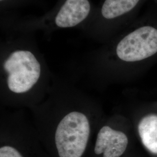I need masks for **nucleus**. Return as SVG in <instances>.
Here are the masks:
<instances>
[{
  "label": "nucleus",
  "mask_w": 157,
  "mask_h": 157,
  "mask_svg": "<svg viewBox=\"0 0 157 157\" xmlns=\"http://www.w3.org/2000/svg\"><path fill=\"white\" fill-rule=\"evenodd\" d=\"M138 132L146 148L157 154V114H149L142 118L138 125Z\"/></svg>",
  "instance_id": "423d86ee"
},
{
  "label": "nucleus",
  "mask_w": 157,
  "mask_h": 157,
  "mask_svg": "<svg viewBox=\"0 0 157 157\" xmlns=\"http://www.w3.org/2000/svg\"><path fill=\"white\" fill-rule=\"evenodd\" d=\"M90 4L88 0H67L56 17V23L60 28L73 27L88 16Z\"/></svg>",
  "instance_id": "39448f33"
},
{
  "label": "nucleus",
  "mask_w": 157,
  "mask_h": 157,
  "mask_svg": "<svg viewBox=\"0 0 157 157\" xmlns=\"http://www.w3.org/2000/svg\"><path fill=\"white\" fill-rule=\"evenodd\" d=\"M140 0H105L101 9L103 17L112 19L134 9Z\"/></svg>",
  "instance_id": "0eeeda50"
},
{
  "label": "nucleus",
  "mask_w": 157,
  "mask_h": 157,
  "mask_svg": "<svg viewBox=\"0 0 157 157\" xmlns=\"http://www.w3.org/2000/svg\"><path fill=\"white\" fill-rule=\"evenodd\" d=\"M118 57L125 62L147 59L157 52V29L149 25L136 29L126 36L117 47Z\"/></svg>",
  "instance_id": "7ed1b4c3"
},
{
  "label": "nucleus",
  "mask_w": 157,
  "mask_h": 157,
  "mask_svg": "<svg viewBox=\"0 0 157 157\" xmlns=\"http://www.w3.org/2000/svg\"><path fill=\"white\" fill-rule=\"evenodd\" d=\"M0 157H22L20 152L11 146H2L0 148Z\"/></svg>",
  "instance_id": "6e6552de"
},
{
  "label": "nucleus",
  "mask_w": 157,
  "mask_h": 157,
  "mask_svg": "<svg viewBox=\"0 0 157 157\" xmlns=\"http://www.w3.org/2000/svg\"><path fill=\"white\" fill-rule=\"evenodd\" d=\"M128 139L124 133L105 126L101 128L95 142L94 152L103 157H120L125 151Z\"/></svg>",
  "instance_id": "20e7f679"
},
{
  "label": "nucleus",
  "mask_w": 157,
  "mask_h": 157,
  "mask_svg": "<svg viewBox=\"0 0 157 157\" xmlns=\"http://www.w3.org/2000/svg\"><path fill=\"white\" fill-rule=\"evenodd\" d=\"M3 67L8 74L7 85L9 89L17 94L30 90L40 76V64L29 51L13 52L6 59Z\"/></svg>",
  "instance_id": "f03ea898"
},
{
  "label": "nucleus",
  "mask_w": 157,
  "mask_h": 157,
  "mask_svg": "<svg viewBox=\"0 0 157 157\" xmlns=\"http://www.w3.org/2000/svg\"><path fill=\"white\" fill-rule=\"evenodd\" d=\"M90 134L89 121L84 113L73 111L62 118L56 128L55 142L59 157H81Z\"/></svg>",
  "instance_id": "f257e3e1"
},
{
  "label": "nucleus",
  "mask_w": 157,
  "mask_h": 157,
  "mask_svg": "<svg viewBox=\"0 0 157 157\" xmlns=\"http://www.w3.org/2000/svg\"><path fill=\"white\" fill-rule=\"evenodd\" d=\"M0 1H4V0H0Z\"/></svg>",
  "instance_id": "1a4fd4ad"
}]
</instances>
